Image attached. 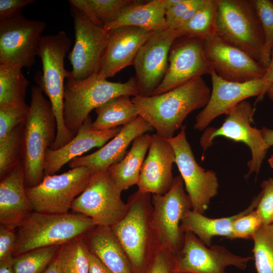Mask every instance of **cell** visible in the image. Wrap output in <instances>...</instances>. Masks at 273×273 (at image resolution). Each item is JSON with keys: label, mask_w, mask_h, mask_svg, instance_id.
<instances>
[{"label": "cell", "mask_w": 273, "mask_h": 273, "mask_svg": "<svg viewBox=\"0 0 273 273\" xmlns=\"http://www.w3.org/2000/svg\"><path fill=\"white\" fill-rule=\"evenodd\" d=\"M211 90L202 76L195 78L165 93L150 96L138 95L131 99L139 116L160 137L168 140L181 127L188 115L204 108Z\"/></svg>", "instance_id": "cell-1"}, {"label": "cell", "mask_w": 273, "mask_h": 273, "mask_svg": "<svg viewBox=\"0 0 273 273\" xmlns=\"http://www.w3.org/2000/svg\"><path fill=\"white\" fill-rule=\"evenodd\" d=\"M43 93L38 86L32 87L29 112L23 131L21 162L26 188L34 187L43 179L47 151L56 138V118Z\"/></svg>", "instance_id": "cell-2"}, {"label": "cell", "mask_w": 273, "mask_h": 273, "mask_svg": "<svg viewBox=\"0 0 273 273\" xmlns=\"http://www.w3.org/2000/svg\"><path fill=\"white\" fill-rule=\"evenodd\" d=\"M152 194L138 190L128 199L127 211L111 227L134 273H144L159 248L152 227Z\"/></svg>", "instance_id": "cell-3"}, {"label": "cell", "mask_w": 273, "mask_h": 273, "mask_svg": "<svg viewBox=\"0 0 273 273\" xmlns=\"http://www.w3.org/2000/svg\"><path fill=\"white\" fill-rule=\"evenodd\" d=\"M95 226L92 219L81 214L33 211L17 228L13 256L38 248L62 245L82 237Z\"/></svg>", "instance_id": "cell-4"}, {"label": "cell", "mask_w": 273, "mask_h": 273, "mask_svg": "<svg viewBox=\"0 0 273 273\" xmlns=\"http://www.w3.org/2000/svg\"><path fill=\"white\" fill-rule=\"evenodd\" d=\"M71 46V40L66 32L60 31L55 34L42 37L38 51L42 65V73L38 72L35 80L48 97L56 118L57 129L52 149L63 147L74 135L66 127L63 116L65 79L68 71L64 67V58Z\"/></svg>", "instance_id": "cell-5"}, {"label": "cell", "mask_w": 273, "mask_h": 273, "mask_svg": "<svg viewBox=\"0 0 273 273\" xmlns=\"http://www.w3.org/2000/svg\"><path fill=\"white\" fill-rule=\"evenodd\" d=\"M66 79L64 119L66 127L74 136L93 110L114 98L140 95L135 77L124 83L100 78L98 74L82 80L68 76Z\"/></svg>", "instance_id": "cell-6"}, {"label": "cell", "mask_w": 273, "mask_h": 273, "mask_svg": "<svg viewBox=\"0 0 273 273\" xmlns=\"http://www.w3.org/2000/svg\"><path fill=\"white\" fill-rule=\"evenodd\" d=\"M216 31L260 63L264 38L252 0H218Z\"/></svg>", "instance_id": "cell-7"}, {"label": "cell", "mask_w": 273, "mask_h": 273, "mask_svg": "<svg viewBox=\"0 0 273 273\" xmlns=\"http://www.w3.org/2000/svg\"><path fill=\"white\" fill-rule=\"evenodd\" d=\"M151 220L159 248L172 255L181 248L185 233L180 228L184 216L192 210L191 199L180 175L174 177L164 194H152Z\"/></svg>", "instance_id": "cell-8"}, {"label": "cell", "mask_w": 273, "mask_h": 273, "mask_svg": "<svg viewBox=\"0 0 273 273\" xmlns=\"http://www.w3.org/2000/svg\"><path fill=\"white\" fill-rule=\"evenodd\" d=\"M94 173L89 167H75L60 174L46 175L37 185L26 188L33 211L51 214L68 213L73 201L85 190Z\"/></svg>", "instance_id": "cell-9"}, {"label": "cell", "mask_w": 273, "mask_h": 273, "mask_svg": "<svg viewBox=\"0 0 273 273\" xmlns=\"http://www.w3.org/2000/svg\"><path fill=\"white\" fill-rule=\"evenodd\" d=\"M121 192L108 169L95 172L85 190L73 201L71 209L90 218L96 225L111 227L127 211Z\"/></svg>", "instance_id": "cell-10"}, {"label": "cell", "mask_w": 273, "mask_h": 273, "mask_svg": "<svg viewBox=\"0 0 273 273\" xmlns=\"http://www.w3.org/2000/svg\"><path fill=\"white\" fill-rule=\"evenodd\" d=\"M254 109L249 101L244 100L235 106L230 112L222 125L208 127L200 140L204 152L213 144V140L222 136L234 142H242L251 150V159L247 163L249 168L245 177L253 173L257 174L269 148L262 136L260 129L251 126Z\"/></svg>", "instance_id": "cell-11"}, {"label": "cell", "mask_w": 273, "mask_h": 273, "mask_svg": "<svg viewBox=\"0 0 273 273\" xmlns=\"http://www.w3.org/2000/svg\"><path fill=\"white\" fill-rule=\"evenodd\" d=\"M253 259L236 255L223 246L207 247L193 233L186 232L181 249L172 256L170 270L171 273H227L225 268L230 265L245 270Z\"/></svg>", "instance_id": "cell-12"}, {"label": "cell", "mask_w": 273, "mask_h": 273, "mask_svg": "<svg viewBox=\"0 0 273 273\" xmlns=\"http://www.w3.org/2000/svg\"><path fill=\"white\" fill-rule=\"evenodd\" d=\"M45 22L22 14L0 20V64L30 69L38 55Z\"/></svg>", "instance_id": "cell-13"}, {"label": "cell", "mask_w": 273, "mask_h": 273, "mask_svg": "<svg viewBox=\"0 0 273 273\" xmlns=\"http://www.w3.org/2000/svg\"><path fill=\"white\" fill-rule=\"evenodd\" d=\"M71 15L75 41L69 55L72 70L68 71L67 76L82 80L98 74L107 47L108 32L92 23L74 7L71 6Z\"/></svg>", "instance_id": "cell-14"}, {"label": "cell", "mask_w": 273, "mask_h": 273, "mask_svg": "<svg viewBox=\"0 0 273 273\" xmlns=\"http://www.w3.org/2000/svg\"><path fill=\"white\" fill-rule=\"evenodd\" d=\"M186 125L171 139L176 164L183 180L186 192L192 204V210L204 214L211 199L217 194L219 182L215 171L205 170L196 162L186 136Z\"/></svg>", "instance_id": "cell-15"}, {"label": "cell", "mask_w": 273, "mask_h": 273, "mask_svg": "<svg viewBox=\"0 0 273 273\" xmlns=\"http://www.w3.org/2000/svg\"><path fill=\"white\" fill-rule=\"evenodd\" d=\"M203 40L206 59L221 78L242 83L264 76L266 69L259 62L217 33Z\"/></svg>", "instance_id": "cell-16"}, {"label": "cell", "mask_w": 273, "mask_h": 273, "mask_svg": "<svg viewBox=\"0 0 273 273\" xmlns=\"http://www.w3.org/2000/svg\"><path fill=\"white\" fill-rule=\"evenodd\" d=\"M212 69L206 57L203 39L178 38L170 50L166 74L151 96L165 93L195 78L209 74Z\"/></svg>", "instance_id": "cell-17"}, {"label": "cell", "mask_w": 273, "mask_h": 273, "mask_svg": "<svg viewBox=\"0 0 273 273\" xmlns=\"http://www.w3.org/2000/svg\"><path fill=\"white\" fill-rule=\"evenodd\" d=\"M176 39L171 30L155 31L139 51L133 65L141 96H151L162 81Z\"/></svg>", "instance_id": "cell-18"}, {"label": "cell", "mask_w": 273, "mask_h": 273, "mask_svg": "<svg viewBox=\"0 0 273 273\" xmlns=\"http://www.w3.org/2000/svg\"><path fill=\"white\" fill-rule=\"evenodd\" d=\"M209 74L212 85L210 97L206 106L196 117L195 129H205L215 118L222 114L228 115L235 106L249 98L257 96V102L263 98L261 79L240 83L221 78L213 69Z\"/></svg>", "instance_id": "cell-19"}, {"label": "cell", "mask_w": 273, "mask_h": 273, "mask_svg": "<svg viewBox=\"0 0 273 273\" xmlns=\"http://www.w3.org/2000/svg\"><path fill=\"white\" fill-rule=\"evenodd\" d=\"M107 32V47L98 74L102 79L112 77L133 65L139 51L154 33L133 26L120 27Z\"/></svg>", "instance_id": "cell-20"}, {"label": "cell", "mask_w": 273, "mask_h": 273, "mask_svg": "<svg viewBox=\"0 0 273 273\" xmlns=\"http://www.w3.org/2000/svg\"><path fill=\"white\" fill-rule=\"evenodd\" d=\"M175 163L173 148L167 139L152 135L148 154L143 163L138 190L151 194L162 195L170 188L173 165Z\"/></svg>", "instance_id": "cell-21"}, {"label": "cell", "mask_w": 273, "mask_h": 273, "mask_svg": "<svg viewBox=\"0 0 273 273\" xmlns=\"http://www.w3.org/2000/svg\"><path fill=\"white\" fill-rule=\"evenodd\" d=\"M153 127L141 116L123 126L119 133L99 150L89 155L80 156L69 162L70 168L87 167L95 172L107 170L120 161L126 150L137 137L153 130Z\"/></svg>", "instance_id": "cell-22"}, {"label": "cell", "mask_w": 273, "mask_h": 273, "mask_svg": "<svg viewBox=\"0 0 273 273\" xmlns=\"http://www.w3.org/2000/svg\"><path fill=\"white\" fill-rule=\"evenodd\" d=\"M89 115L78 129L74 138L59 149L49 148L44 162V176L55 174L66 163L95 147L103 146L121 130L118 126L106 130H94L91 128Z\"/></svg>", "instance_id": "cell-23"}, {"label": "cell", "mask_w": 273, "mask_h": 273, "mask_svg": "<svg viewBox=\"0 0 273 273\" xmlns=\"http://www.w3.org/2000/svg\"><path fill=\"white\" fill-rule=\"evenodd\" d=\"M33 211L26 195L24 170L20 161L1 179V224L14 230Z\"/></svg>", "instance_id": "cell-24"}, {"label": "cell", "mask_w": 273, "mask_h": 273, "mask_svg": "<svg viewBox=\"0 0 273 273\" xmlns=\"http://www.w3.org/2000/svg\"><path fill=\"white\" fill-rule=\"evenodd\" d=\"M88 251L112 273H134L111 227L96 225L82 236Z\"/></svg>", "instance_id": "cell-25"}, {"label": "cell", "mask_w": 273, "mask_h": 273, "mask_svg": "<svg viewBox=\"0 0 273 273\" xmlns=\"http://www.w3.org/2000/svg\"><path fill=\"white\" fill-rule=\"evenodd\" d=\"M259 199V194L253 198L249 206L244 210L226 217L209 218L203 214L191 210L183 218L180 228L184 233L190 232L193 233L207 247L211 246L212 238L214 236L235 239L232 230L233 222L237 218L255 210Z\"/></svg>", "instance_id": "cell-26"}, {"label": "cell", "mask_w": 273, "mask_h": 273, "mask_svg": "<svg viewBox=\"0 0 273 273\" xmlns=\"http://www.w3.org/2000/svg\"><path fill=\"white\" fill-rule=\"evenodd\" d=\"M124 26H133L155 32L167 29L165 9L162 0L134 2L127 7L113 22L103 27L108 31Z\"/></svg>", "instance_id": "cell-27"}, {"label": "cell", "mask_w": 273, "mask_h": 273, "mask_svg": "<svg viewBox=\"0 0 273 273\" xmlns=\"http://www.w3.org/2000/svg\"><path fill=\"white\" fill-rule=\"evenodd\" d=\"M151 139L152 135L148 133L135 138L124 158L107 169L112 178L122 191L137 185Z\"/></svg>", "instance_id": "cell-28"}, {"label": "cell", "mask_w": 273, "mask_h": 273, "mask_svg": "<svg viewBox=\"0 0 273 273\" xmlns=\"http://www.w3.org/2000/svg\"><path fill=\"white\" fill-rule=\"evenodd\" d=\"M97 118L91 124L94 130H106L129 124L139 116V110L128 96L114 98L95 109Z\"/></svg>", "instance_id": "cell-29"}, {"label": "cell", "mask_w": 273, "mask_h": 273, "mask_svg": "<svg viewBox=\"0 0 273 273\" xmlns=\"http://www.w3.org/2000/svg\"><path fill=\"white\" fill-rule=\"evenodd\" d=\"M218 0H207L187 23L172 31L176 38H198L204 40L216 33Z\"/></svg>", "instance_id": "cell-30"}, {"label": "cell", "mask_w": 273, "mask_h": 273, "mask_svg": "<svg viewBox=\"0 0 273 273\" xmlns=\"http://www.w3.org/2000/svg\"><path fill=\"white\" fill-rule=\"evenodd\" d=\"M135 0H70L92 23L103 27L115 21Z\"/></svg>", "instance_id": "cell-31"}, {"label": "cell", "mask_w": 273, "mask_h": 273, "mask_svg": "<svg viewBox=\"0 0 273 273\" xmlns=\"http://www.w3.org/2000/svg\"><path fill=\"white\" fill-rule=\"evenodd\" d=\"M29 84L22 68L0 64V106L26 104L25 97Z\"/></svg>", "instance_id": "cell-32"}, {"label": "cell", "mask_w": 273, "mask_h": 273, "mask_svg": "<svg viewBox=\"0 0 273 273\" xmlns=\"http://www.w3.org/2000/svg\"><path fill=\"white\" fill-rule=\"evenodd\" d=\"M82 236L61 246L56 257L60 273L89 272L88 250Z\"/></svg>", "instance_id": "cell-33"}, {"label": "cell", "mask_w": 273, "mask_h": 273, "mask_svg": "<svg viewBox=\"0 0 273 273\" xmlns=\"http://www.w3.org/2000/svg\"><path fill=\"white\" fill-rule=\"evenodd\" d=\"M61 246L38 248L13 256L14 273H42L56 258Z\"/></svg>", "instance_id": "cell-34"}, {"label": "cell", "mask_w": 273, "mask_h": 273, "mask_svg": "<svg viewBox=\"0 0 273 273\" xmlns=\"http://www.w3.org/2000/svg\"><path fill=\"white\" fill-rule=\"evenodd\" d=\"M252 239L257 273H273V224L262 225Z\"/></svg>", "instance_id": "cell-35"}, {"label": "cell", "mask_w": 273, "mask_h": 273, "mask_svg": "<svg viewBox=\"0 0 273 273\" xmlns=\"http://www.w3.org/2000/svg\"><path fill=\"white\" fill-rule=\"evenodd\" d=\"M24 123L15 127L0 140V177H4L21 161V146Z\"/></svg>", "instance_id": "cell-36"}, {"label": "cell", "mask_w": 273, "mask_h": 273, "mask_svg": "<svg viewBox=\"0 0 273 273\" xmlns=\"http://www.w3.org/2000/svg\"><path fill=\"white\" fill-rule=\"evenodd\" d=\"M262 26L264 45L260 64L265 69L270 61L273 45V1L252 0Z\"/></svg>", "instance_id": "cell-37"}, {"label": "cell", "mask_w": 273, "mask_h": 273, "mask_svg": "<svg viewBox=\"0 0 273 273\" xmlns=\"http://www.w3.org/2000/svg\"><path fill=\"white\" fill-rule=\"evenodd\" d=\"M27 104L6 105L0 106V140L17 126L24 123L29 112Z\"/></svg>", "instance_id": "cell-38"}, {"label": "cell", "mask_w": 273, "mask_h": 273, "mask_svg": "<svg viewBox=\"0 0 273 273\" xmlns=\"http://www.w3.org/2000/svg\"><path fill=\"white\" fill-rule=\"evenodd\" d=\"M263 225L256 209L246 215L235 219L232 224V230L235 239H253Z\"/></svg>", "instance_id": "cell-39"}, {"label": "cell", "mask_w": 273, "mask_h": 273, "mask_svg": "<svg viewBox=\"0 0 273 273\" xmlns=\"http://www.w3.org/2000/svg\"><path fill=\"white\" fill-rule=\"evenodd\" d=\"M260 186V199L256 210L263 225L271 224L273 221V178L263 180Z\"/></svg>", "instance_id": "cell-40"}, {"label": "cell", "mask_w": 273, "mask_h": 273, "mask_svg": "<svg viewBox=\"0 0 273 273\" xmlns=\"http://www.w3.org/2000/svg\"><path fill=\"white\" fill-rule=\"evenodd\" d=\"M205 0H179L165 10L167 29L173 30L179 20L193 8L202 4Z\"/></svg>", "instance_id": "cell-41"}, {"label": "cell", "mask_w": 273, "mask_h": 273, "mask_svg": "<svg viewBox=\"0 0 273 273\" xmlns=\"http://www.w3.org/2000/svg\"><path fill=\"white\" fill-rule=\"evenodd\" d=\"M172 255L158 248L144 273H171Z\"/></svg>", "instance_id": "cell-42"}, {"label": "cell", "mask_w": 273, "mask_h": 273, "mask_svg": "<svg viewBox=\"0 0 273 273\" xmlns=\"http://www.w3.org/2000/svg\"><path fill=\"white\" fill-rule=\"evenodd\" d=\"M34 2V0H0V20L22 14V9Z\"/></svg>", "instance_id": "cell-43"}, {"label": "cell", "mask_w": 273, "mask_h": 273, "mask_svg": "<svg viewBox=\"0 0 273 273\" xmlns=\"http://www.w3.org/2000/svg\"><path fill=\"white\" fill-rule=\"evenodd\" d=\"M16 241L14 230L0 225V261L13 256V253Z\"/></svg>", "instance_id": "cell-44"}, {"label": "cell", "mask_w": 273, "mask_h": 273, "mask_svg": "<svg viewBox=\"0 0 273 273\" xmlns=\"http://www.w3.org/2000/svg\"><path fill=\"white\" fill-rule=\"evenodd\" d=\"M88 256L89 263L88 273H112L96 256L92 254L89 251Z\"/></svg>", "instance_id": "cell-45"}, {"label": "cell", "mask_w": 273, "mask_h": 273, "mask_svg": "<svg viewBox=\"0 0 273 273\" xmlns=\"http://www.w3.org/2000/svg\"><path fill=\"white\" fill-rule=\"evenodd\" d=\"M261 80L264 85L263 96H264L268 88L273 84V45L270 63L266 68L265 74Z\"/></svg>", "instance_id": "cell-46"}, {"label": "cell", "mask_w": 273, "mask_h": 273, "mask_svg": "<svg viewBox=\"0 0 273 273\" xmlns=\"http://www.w3.org/2000/svg\"><path fill=\"white\" fill-rule=\"evenodd\" d=\"M0 273H14L13 256L0 261Z\"/></svg>", "instance_id": "cell-47"}, {"label": "cell", "mask_w": 273, "mask_h": 273, "mask_svg": "<svg viewBox=\"0 0 273 273\" xmlns=\"http://www.w3.org/2000/svg\"><path fill=\"white\" fill-rule=\"evenodd\" d=\"M262 136L268 148L273 146V129L263 127L260 129Z\"/></svg>", "instance_id": "cell-48"}, {"label": "cell", "mask_w": 273, "mask_h": 273, "mask_svg": "<svg viewBox=\"0 0 273 273\" xmlns=\"http://www.w3.org/2000/svg\"><path fill=\"white\" fill-rule=\"evenodd\" d=\"M42 273H60L56 257Z\"/></svg>", "instance_id": "cell-49"}, {"label": "cell", "mask_w": 273, "mask_h": 273, "mask_svg": "<svg viewBox=\"0 0 273 273\" xmlns=\"http://www.w3.org/2000/svg\"><path fill=\"white\" fill-rule=\"evenodd\" d=\"M266 94H267L270 99L273 100V84H272L268 88Z\"/></svg>", "instance_id": "cell-50"}, {"label": "cell", "mask_w": 273, "mask_h": 273, "mask_svg": "<svg viewBox=\"0 0 273 273\" xmlns=\"http://www.w3.org/2000/svg\"><path fill=\"white\" fill-rule=\"evenodd\" d=\"M268 161L270 167L273 168V155L268 159Z\"/></svg>", "instance_id": "cell-51"}, {"label": "cell", "mask_w": 273, "mask_h": 273, "mask_svg": "<svg viewBox=\"0 0 273 273\" xmlns=\"http://www.w3.org/2000/svg\"><path fill=\"white\" fill-rule=\"evenodd\" d=\"M180 273H186V272H180Z\"/></svg>", "instance_id": "cell-52"}, {"label": "cell", "mask_w": 273, "mask_h": 273, "mask_svg": "<svg viewBox=\"0 0 273 273\" xmlns=\"http://www.w3.org/2000/svg\"><path fill=\"white\" fill-rule=\"evenodd\" d=\"M272 224H273V221H272Z\"/></svg>", "instance_id": "cell-53"}]
</instances>
